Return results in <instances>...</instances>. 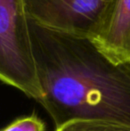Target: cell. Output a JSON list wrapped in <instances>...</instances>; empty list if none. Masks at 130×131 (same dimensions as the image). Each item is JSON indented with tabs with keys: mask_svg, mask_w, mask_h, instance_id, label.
<instances>
[{
	"mask_svg": "<svg viewBox=\"0 0 130 131\" xmlns=\"http://www.w3.org/2000/svg\"><path fill=\"white\" fill-rule=\"evenodd\" d=\"M0 79L38 102L44 95L23 0H0Z\"/></svg>",
	"mask_w": 130,
	"mask_h": 131,
	"instance_id": "obj_2",
	"label": "cell"
},
{
	"mask_svg": "<svg viewBox=\"0 0 130 131\" xmlns=\"http://www.w3.org/2000/svg\"><path fill=\"white\" fill-rule=\"evenodd\" d=\"M44 91L39 104L55 128L73 121L130 127V64H116L89 38L51 30L30 20Z\"/></svg>",
	"mask_w": 130,
	"mask_h": 131,
	"instance_id": "obj_1",
	"label": "cell"
},
{
	"mask_svg": "<svg viewBox=\"0 0 130 131\" xmlns=\"http://www.w3.org/2000/svg\"><path fill=\"white\" fill-rule=\"evenodd\" d=\"M3 131H45V124L38 116L30 115L15 119Z\"/></svg>",
	"mask_w": 130,
	"mask_h": 131,
	"instance_id": "obj_6",
	"label": "cell"
},
{
	"mask_svg": "<svg viewBox=\"0 0 130 131\" xmlns=\"http://www.w3.org/2000/svg\"><path fill=\"white\" fill-rule=\"evenodd\" d=\"M112 0H23L30 20L45 29L92 39Z\"/></svg>",
	"mask_w": 130,
	"mask_h": 131,
	"instance_id": "obj_3",
	"label": "cell"
},
{
	"mask_svg": "<svg viewBox=\"0 0 130 131\" xmlns=\"http://www.w3.org/2000/svg\"><path fill=\"white\" fill-rule=\"evenodd\" d=\"M54 131H130V127L104 121H73Z\"/></svg>",
	"mask_w": 130,
	"mask_h": 131,
	"instance_id": "obj_5",
	"label": "cell"
},
{
	"mask_svg": "<svg viewBox=\"0 0 130 131\" xmlns=\"http://www.w3.org/2000/svg\"><path fill=\"white\" fill-rule=\"evenodd\" d=\"M116 64H130V0H112L96 35L90 39Z\"/></svg>",
	"mask_w": 130,
	"mask_h": 131,
	"instance_id": "obj_4",
	"label": "cell"
}]
</instances>
